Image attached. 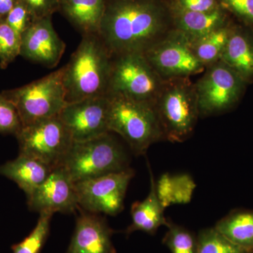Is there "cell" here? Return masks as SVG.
Instances as JSON below:
<instances>
[{
    "label": "cell",
    "mask_w": 253,
    "mask_h": 253,
    "mask_svg": "<svg viewBox=\"0 0 253 253\" xmlns=\"http://www.w3.org/2000/svg\"><path fill=\"white\" fill-rule=\"evenodd\" d=\"M173 29L167 0H105L98 36L112 56L144 54Z\"/></svg>",
    "instance_id": "6da1fadb"
},
{
    "label": "cell",
    "mask_w": 253,
    "mask_h": 253,
    "mask_svg": "<svg viewBox=\"0 0 253 253\" xmlns=\"http://www.w3.org/2000/svg\"><path fill=\"white\" fill-rule=\"evenodd\" d=\"M112 63V54L98 34L83 36L77 49L63 67L67 103L106 96Z\"/></svg>",
    "instance_id": "7a4b0ae2"
},
{
    "label": "cell",
    "mask_w": 253,
    "mask_h": 253,
    "mask_svg": "<svg viewBox=\"0 0 253 253\" xmlns=\"http://www.w3.org/2000/svg\"><path fill=\"white\" fill-rule=\"evenodd\" d=\"M154 107L165 140L181 143L192 135L200 113L196 86L190 78L164 80Z\"/></svg>",
    "instance_id": "3957f363"
},
{
    "label": "cell",
    "mask_w": 253,
    "mask_h": 253,
    "mask_svg": "<svg viewBox=\"0 0 253 253\" xmlns=\"http://www.w3.org/2000/svg\"><path fill=\"white\" fill-rule=\"evenodd\" d=\"M107 96L109 131L122 136L133 154L142 156L151 145L165 140L154 104L121 94Z\"/></svg>",
    "instance_id": "277c9868"
},
{
    "label": "cell",
    "mask_w": 253,
    "mask_h": 253,
    "mask_svg": "<svg viewBox=\"0 0 253 253\" xmlns=\"http://www.w3.org/2000/svg\"><path fill=\"white\" fill-rule=\"evenodd\" d=\"M129 156L110 132L84 141H73L61 166L73 182L129 168Z\"/></svg>",
    "instance_id": "5b68a950"
},
{
    "label": "cell",
    "mask_w": 253,
    "mask_h": 253,
    "mask_svg": "<svg viewBox=\"0 0 253 253\" xmlns=\"http://www.w3.org/2000/svg\"><path fill=\"white\" fill-rule=\"evenodd\" d=\"M63 67L30 84L3 92L17 109L23 126L58 116L68 104Z\"/></svg>",
    "instance_id": "8992f818"
},
{
    "label": "cell",
    "mask_w": 253,
    "mask_h": 253,
    "mask_svg": "<svg viewBox=\"0 0 253 253\" xmlns=\"http://www.w3.org/2000/svg\"><path fill=\"white\" fill-rule=\"evenodd\" d=\"M163 81L144 54L115 55L108 94H121L154 104Z\"/></svg>",
    "instance_id": "52a82bcc"
},
{
    "label": "cell",
    "mask_w": 253,
    "mask_h": 253,
    "mask_svg": "<svg viewBox=\"0 0 253 253\" xmlns=\"http://www.w3.org/2000/svg\"><path fill=\"white\" fill-rule=\"evenodd\" d=\"M248 84L221 60L205 69L195 83L200 118L217 116L230 111L242 99Z\"/></svg>",
    "instance_id": "ba28073f"
},
{
    "label": "cell",
    "mask_w": 253,
    "mask_h": 253,
    "mask_svg": "<svg viewBox=\"0 0 253 253\" xmlns=\"http://www.w3.org/2000/svg\"><path fill=\"white\" fill-rule=\"evenodd\" d=\"M19 154L54 168L61 166L73 140L58 116L24 126L16 135Z\"/></svg>",
    "instance_id": "9c48e42d"
},
{
    "label": "cell",
    "mask_w": 253,
    "mask_h": 253,
    "mask_svg": "<svg viewBox=\"0 0 253 253\" xmlns=\"http://www.w3.org/2000/svg\"><path fill=\"white\" fill-rule=\"evenodd\" d=\"M134 171L121 172L75 183L78 206L86 212L117 215L124 209L126 189Z\"/></svg>",
    "instance_id": "30bf717a"
},
{
    "label": "cell",
    "mask_w": 253,
    "mask_h": 253,
    "mask_svg": "<svg viewBox=\"0 0 253 253\" xmlns=\"http://www.w3.org/2000/svg\"><path fill=\"white\" fill-rule=\"evenodd\" d=\"M144 55L163 80L191 78L206 69L189 41L175 29Z\"/></svg>",
    "instance_id": "8fae6325"
},
{
    "label": "cell",
    "mask_w": 253,
    "mask_h": 253,
    "mask_svg": "<svg viewBox=\"0 0 253 253\" xmlns=\"http://www.w3.org/2000/svg\"><path fill=\"white\" fill-rule=\"evenodd\" d=\"M107 95L68 103L58 115L73 141H84L110 132Z\"/></svg>",
    "instance_id": "7c38bea8"
},
{
    "label": "cell",
    "mask_w": 253,
    "mask_h": 253,
    "mask_svg": "<svg viewBox=\"0 0 253 253\" xmlns=\"http://www.w3.org/2000/svg\"><path fill=\"white\" fill-rule=\"evenodd\" d=\"M27 204L31 211L39 213L74 212L79 208L75 182L62 166H58L28 196Z\"/></svg>",
    "instance_id": "4fadbf2b"
},
{
    "label": "cell",
    "mask_w": 253,
    "mask_h": 253,
    "mask_svg": "<svg viewBox=\"0 0 253 253\" xmlns=\"http://www.w3.org/2000/svg\"><path fill=\"white\" fill-rule=\"evenodd\" d=\"M65 49L66 44L55 31L51 16L34 20L21 36L20 55L44 67H56Z\"/></svg>",
    "instance_id": "5bb4252c"
},
{
    "label": "cell",
    "mask_w": 253,
    "mask_h": 253,
    "mask_svg": "<svg viewBox=\"0 0 253 253\" xmlns=\"http://www.w3.org/2000/svg\"><path fill=\"white\" fill-rule=\"evenodd\" d=\"M80 215L66 253H116L113 246V231L100 214L78 208Z\"/></svg>",
    "instance_id": "9a60e30c"
},
{
    "label": "cell",
    "mask_w": 253,
    "mask_h": 253,
    "mask_svg": "<svg viewBox=\"0 0 253 253\" xmlns=\"http://www.w3.org/2000/svg\"><path fill=\"white\" fill-rule=\"evenodd\" d=\"M221 61L235 71L248 84L253 83V31L234 23Z\"/></svg>",
    "instance_id": "2e32d148"
},
{
    "label": "cell",
    "mask_w": 253,
    "mask_h": 253,
    "mask_svg": "<svg viewBox=\"0 0 253 253\" xmlns=\"http://www.w3.org/2000/svg\"><path fill=\"white\" fill-rule=\"evenodd\" d=\"M171 11L174 29L181 33L190 43L194 42L233 21L229 13L220 6L207 12Z\"/></svg>",
    "instance_id": "e0dca14e"
},
{
    "label": "cell",
    "mask_w": 253,
    "mask_h": 253,
    "mask_svg": "<svg viewBox=\"0 0 253 253\" xmlns=\"http://www.w3.org/2000/svg\"><path fill=\"white\" fill-rule=\"evenodd\" d=\"M52 169L39 160L19 154L16 159L0 166V175L14 181L28 197L45 180Z\"/></svg>",
    "instance_id": "ac0fdd59"
},
{
    "label": "cell",
    "mask_w": 253,
    "mask_h": 253,
    "mask_svg": "<svg viewBox=\"0 0 253 253\" xmlns=\"http://www.w3.org/2000/svg\"><path fill=\"white\" fill-rule=\"evenodd\" d=\"M150 173L151 189L149 195L144 201H136L131 205V223L126 231L127 236L137 231L154 235L161 226H167L168 220L164 215L165 208L158 199L156 181L151 169Z\"/></svg>",
    "instance_id": "d6986e66"
},
{
    "label": "cell",
    "mask_w": 253,
    "mask_h": 253,
    "mask_svg": "<svg viewBox=\"0 0 253 253\" xmlns=\"http://www.w3.org/2000/svg\"><path fill=\"white\" fill-rule=\"evenodd\" d=\"M105 0H61L59 11L83 36L98 34Z\"/></svg>",
    "instance_id": "ffe728a7"
},
{
    "label": "cell",
    "mask_w": 253,
    "mask_h": 253,
    "mask_svg": "<svg viewBox=\"0 0 253 253\" xmlns=\"http://www.w3.org/2000/svg\"><path fill=\"white\" fill-rule=\"evenodd\" d=\"M214 227L233 244L253 249V211H234L218 221Z\"/></svg>",
    "instance_id": "44dd1931"
},
{
    "label": "cell",
    "mask_w": 253,
    "mask_h": 253,
    "mask_svg": "<svg viewBox=\"0 0 253 253\" xmlns=\"http://www.w3.org/2000/svg\"><path fill=\"white\" fill-rule=\"evenodd\" d=\"M196 186L191 176L186 174H164L156 183L158 199L165 208L172 205L189 204Z\"/></svg>",
    "instance_id": "7402d4cb"
},
{
    "label": "cell",
    "mask_w": 253,
    "mask_h": 253,
    "mask_svg": "<svg viewBox=\"0 0 253 253\" xmlns=\"http://www.w3.org/2000/svg\"><path fill=\"white\" fill-rule=\"evenodd\" d=\"M234 23L232 21L227 26L212 31L194 42L190 43L196 58L205 68L220 60L229 41Z\"/></svg>",
    "instance_id": "603a6c76"
},
{
    "label": "cell",
    "mask_w": 253,
    "mask_h": 253,
    "mask_svg": "<svg viewBox=\"0 0 253 253\" xmlns=\"http://www.w3.org/2000/svg\"><path fill=\"white\" fill-rule=\"evenodd\" d=\"M197 239V253H253V249H244L233 244L214 227L200 231Z\"/></svg>",
    "instance_id": "cb8c5ba5"
},
{
    "label": "cell",
    "mask_w": 253,
    "mask_h": 253,
    "mask_svg": "<svg viewBox=\"0 0 253 253\" xmlns=\"http://www.w3.org/2000/svg\"><path fill=\"white\" fill-rule=\"evenodd\" d=\"M36 227L21 242L11 246L12 253H41L49 234L50 222L53 213H39Z\"/></svg>",
    "instance_id": "d4e9b609"
},
{
    "label": "cell",
    "mask_w": 253,
    "mask_h": 253,
    "mask_svg": "<svg viewBox=\"0 0 253 253\" xmlns=\"http://www.w3.org/2000/svg\"><path fill=\"white\" fill-rule=\"evenodd\" d=\"M168 231L163 239L171 253H197V236L183 226L168 220Z\"/></svg>",
    "instance_id": "484cf974"
},
{
    "label": "cell",
    "mask_w": 253,
    "mask_h": 253,
    "mask_svg": "<svg viewBox=\"0 0 253 253\" xmlns=\"http://www.w3.org/2000/svg\"><path fill=\"white\" fill-rule=\"evenodd\" d=\"M21 38L4 18L0 19V66L6 68L20 55Z\"/></svg>",
    "instance_id": "4316f807"
},
{
    "label": "cell",
    "mask_w": 253,
    "mask_h": 253,
    "mask_svg": "<svg viewBox=\"0 0 253 253\" xmlns=\"http://www.w3.org/2000/svg\"><path fill=\"white\" fill-rule=\"evenodd\" d=\"M23 127L16 106L4 94H0V134L16 135Z\"/></svg>",
    "instance_id": "83f0119b"
},
{
    "label": "cell",
    "mask_w": 253,
    "mask_h": 253,
    "mask_svg": "<svg viewBox=\"0 0 253 253\" xmlns=\"http://www.w3.org/2000/svg\"><path fill=\"white\" fill-rule=\"evenodd\" d=\"M218 4L229 15L237 18L243 26L253 31V0H217Z\"/></svg>",
    "instance_id": "f1b7e54d"
},
{
    "label": "cell",
    "mask_w": 253,
    "mask_h": 253,
    "mask_svg": "<svg viewBox=\"0 0 253 253\" xmlns=\"http://www.w3.org/2000/svg\"><path fill=\"white\" fill-rule=\"evenodd\" d=\"M4 19L20 38L34 21L27 7L19 0Z\"/></svg>",
    "instance_id": "f546056e"
},
{
    "label": "cell",
    "mask_w": 253,
    "mask_h": 253,
    "mask_svg": "<svg viewBox=\"0 0 253 253\" xmlns=\"http://www.w3.org/2000/svg\"><path fill=\"white\" fill-rule=\"evenodd\" d=\"M171 10L207 12L219 7L217 0H167Z\"/></svg>",
    "instance_id": "4dcf8cb0"
},
{
    "label": "cell",
    "mask_w": 253,
    "mask_h": 253,
    "mask_svg": "<svg viewBox=\"0 0 253 253\" xmlns=\"http://www.w3.org/2000/svg\"><path fill=\"white\" fill-rule=\"evenodd\" d=\"M27 7L33 19L51 16L59 11L61 0H19Z\"/></svg>",
    "instance_id": "1f68e13d"
},
{
    "label": "cell",
    "mask_w": 253,
    "mask_h": 253,
    "mask_svg": "<svg viewBox=\"0 0 253 253\" xmlns=\"http://www.w3.org/2000/svg\"><path fill=\"white\" fill-rule=\"evenodd\" d=\"M18 0H0V19L5 18Z\"/></svg>",
    "instance_id": "d6a6232c"
}]
</instances>
